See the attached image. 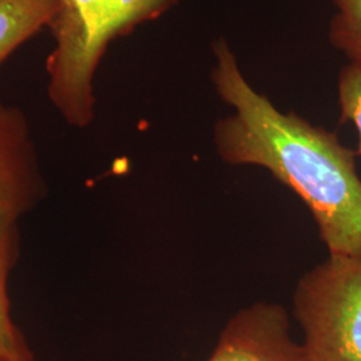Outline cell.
I'll return each instance as SVG.
<instances>
[{
    "label": "cell",
    "mask_w": 361,
    "mask_h": 361,
    "mask_svg": "<svg viewBox=\"0 0 361 361\" xmlns=\"http://www.w3.org/2000/svg\"><path fill=\"white\" fill-rule=\"evenodd\" d=\"M212 80L232 107L214 126L221 159L267 169L310 209L329 256H361V178L336 134L280 111L243 75L229 44L213 42Z\"/></svg>",
    "instance_id": "obj_1"
},
{
    "label": "cell",
    "mask_w": 361,
    "mask_h": 361,
    "mask_svg": "<svg viewBox=\"0 0 361 361\" xmlns=\"http://www.w3.org/2000/svg\"><path fill=\"white\" fill-rule=\"evenodd\" d=\"M178 0H56L49 25L55 46L47 94L66 122L85 129L95 118L94 77L110 43L154 20Z\"/></svg>",
    "instance_id": "obj_2"
},
{
    "label": "cell",
    "mask_w": 361,
    "mask_h": 361,
    "mask_svg": "<svg viewBox=\"0 0 361 361\" xmlns=\"http://www.w3.org/2000/svg\"><path fill=\"white\" fill-rule=\"evenodd\" d=\"M293 316L310 361H361V256H329L307 271Z\"/></svg>",
    "instance_id": "obj_3"
},
{
    "label": "cell",
    "mask_w": 361,
    "mask_h": 361,
    "mask_svg": "<svg viewBox=\"0 0 361 361\" xmlns=\"http://www.w3.org/2000/svg\"><path fill=\"white\" fill-rule=\"evenodd\" d=\"M47 194L25 113L0 102V219L20 221Z\"/></svg>",
    "instance_id": "obj_4"
},
{
    "label": "cell",
    "mask_w": 361,
    "mask_h": 361,
    "mask_svg": "<svg viewBox=\"0 0 361 361\" xmlns=\"http://www.w3.org/2000/svg\"><path fill=\"white\" fill-rule=\"evenodd\" d=\"M207 361H310L290 335L284 307L255 302L234 313Z\"/></svg>",
    "instance_id": "obj_5"
},
{
    "label": "cell",
    "mask_w": 361,
    "mask_h": 361,
    "mask_svg": "<svg viewBox=\"0 0 361 361\" xmlns=\"http://www.w3.org/2000/svg\"><path fill=\"white\" fill-rule=\"evenodd\" d=\"M18 221L0 219V360L35 361L20 328L13 322L8 280L19 257Z\"/></svg>",
    "instance_id": "obj_6"
},
{
    "label": "cell",
    "mask_w": 361,
    "mask_h": 361,
    "mask_svg": "<svg viewBox=\"0 0 361 361\" xmlns=\"http://www.w3.org/2000/svg\"><path fill=\"white\" fill-rule=\"evenodd\" d=\"M56 8V0L0 1V66L43 27H49Z\"/></svg>",
    "instance_id": "obj_7"
},
{
    "label": "cell",
    "mask_w": 361,
    "mask_h": 361,
    "mask_svg": "<svg viewBox=\"0 0 361 361\" xmlns=\"http://www.w3.org/2000/svg\"><path fill=\"white\" fill-rule=\"evenodd\" d=\"M337 13L331 20L329 40L349 62H361V0H332Z\"/></svg>",
    "instance_id": "obj_8"
},
{
    "label": "cell",
    "mask_w": 361,
    "mask_h": 361,
    "mask_svg": "<svg viewBox=\"0 0 361 361\" xmlns=\"http://www.w3.org/2000/svg\"><path fill=\"white\" fill-rule=\"evenodd\" d=\"M338 104L341 123L350 122L359 134L361 154V62H349L338 75Z\"/></svg>",
    "instance_id": "obj_9"
},
{
    "label": "cell",
    "mask_w": 361,
    "mask_h": 361,
    "mask_svg": "<svg viewBox=\"0 0 361 361\" xmlns=\"http://www.w3.org/2000/svg\"><path fill=\"white\" fill-rule=\"evenodd\" d=\"M0 1H3V0H0Z\"/></svg>",
    "instance_id": "obj_10"
},
{
    "label": "cell",
    "mask_w": 361,
    "mask_h": 361,
    "mask_svg": "<svg viewBox=\"0 0 361 361\" xmlns=\"http://www.w3.org/2000/svg\"><path fill=\"white\" fill-rule=\"evenodd\" d=\"M0 361H1V360H0Z\"/></svg>",
    "instance_id": "obj_11"
}]
</instances>
